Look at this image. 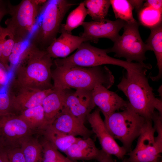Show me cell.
I'll return each instance as SVG.
<instances>
[{
  "label": "cell",
  "instance_id": "cell-20",
  "mask_svg": "<svg viewBox=\"0 0 162 162\" xmlns=\"http://www.w3.org/2000/svg\"><path fill=\"white\" fill-rule=\"evenodd\" d=\"M150 29V34L145 43L148 51H153L156 58L158 73L156 76L150 78L157 81L162 76V22Z\"/></svg>",
  "mask_w": 162,
  "mask_h": 162
},
{
  "label": "cell",
  "instance_id": "cell-43",
  "mask_svg": "<svg viewBox=\"0 0 162 162\" xmlns=\"http://www.w3.org/2000/svg\"><path fill=\"white\" fill-rule=\"evenodd\" d=\"M95 162V161H94V162Z\"/></svg>",
  "mask_w": 162,
  "mask_h": 162
},
{
  "label": "cell",
  "instance_id": "cell-27",
  "mask_svg": "<svg viewBox=\"0 0 162 162\" xmlns=\"http://www.w3.org/2000/svg\"><path fill=\"white\" fill-rule=\"evenodd\" d=\"M137 13L140 23L149 28L162 22V11L158 10L143 6Z\"/></svg>",
  "mask_w": 162,
  "mask_h": 162
},
{
  "label": "cell",
  "instance_id": "cell-21",
  "mask_svg": "<svg viewBox=\"0 0 162 162\" xmlns=\"http://www.w3.org/2000/svg\"><path fill=\"white\" fill-rule=\"evenodd\" d=\"M43 130L46 140L59 151L64 153L79 138L61 131L51 124L47 126Z\"/></svg>",
  "mask_w": 162,
  "mask_h": 162
},
{
  "label": "cell",
  "instance_id": "cell-18",
  "mask_svg": "<svg viewBox=\"0 0 162 162\" xmlns=\"http://www.w3.org/2000/svg\"><path fill=\"white\" fill-rule=\"evenodd\" d=\"M103 152L96 147L93 140L79 137L64 153L66 156L75 161L77 160H97Z\"/></svg>",
  "mask_w": 162,
  "mask_h": 162
},
{
  "label": "cell",
  "instance_id": "cell-36",
  "mask_svg": "<svg viewBox=\"0 0 162 162\" xmlns=\"http://www.w3.org/2000/svg\"><path fill=\"white\" fill-rule=\"evenodd\" d=\"M133 8L138 12L142 7L144 0H128Z\"/></svg>",
  "mask_w": 162,
  "mask_h": 162
},
{
  "label": "cell",
  "instance_id": "cell-17",
  "mask_svg": "<svg viewBox=\"0 0 162 162\" xmlns=\"http://www.w3.org/2000/svg\"><path fill=\"white\" fill-rule=\"evenodd\" d=\"M60 35L56 38L45 50L52 58H65L77 49L82 43L88 40L81 36L72 35L60 29Z\"/></svg>",
  "mask_w": 162,
  "mask_h": 162
},
{
  "label": "cell",
  "instance_id": "cell-32",
  "mask_svg": "<svg viewBox=\"0 0 162 162\" xmlns=\"http://www.w3.org/2000/svg\"><path fill=\"white\" fill-rule=\"evenodd\" d=\"M5 150L8 162H26L20 147L9 148Z\"/></svg>",
  "mask_w": 162,
  "mask_h": 162
},
{
  "label": "cell",
  "instance_id": "cell-34",
  "mask_svg": "<svg viewBox=\"0 0 162 162\" xmlns=\"http://www.w3.org/2000/svg\"><path fill=\"white\" fill-rule=\"evenodd\" d=\"M10 1L0 0V29L2 27L0 22L3 18L8 13V4Z\"/></svg>",
  "mask_w": 162,
  "mask_h": 162
},
{
  "label": "cell",
  "instance_id": "cell-26",
  "mask_svg": "<svg viewBox=\"0 0 162 162\" xmlns=\"http://www.w3.org/2000/svg\"><path fill=\"white\" fill-rule=\"evenodd\" d=\"M112 6L115 17L127 23H134L137 21L133 14L134 9L128 0H111Z\"/></svg>",
  "mask_w": 162,
  "mask_h": 162
},
{
  "label": "cell",
  "instance_id": "cell-35",
  "mask_svg": "<svg viewBox=\"0 0 162 162\" xmlns=\"http://www.w3.org/2000/svg\"><path fill=\"white\" fill-rule=\"evenodd\" d=\"M143 6L150 7L162 11V0H146L144 3Z\"/></svg>",
  "mask_w": 162,
  "mask_h": 162
},
{
  "label": "cell",
  "instance_id": "cell-29",
  "mask_svg": "<svg viewBox=\"0 0 162 162\" xmlns=\"http://www.w3.org/2000/svg\"><path fill=\"white\" fill-rule=\"evenodd\" d=\"M28 42L14 37V44L9 58L10 68L15 67L17 64L20 56L26 48Z\"/></svg>",
  "mask_w": 162,
  "mask_h": 162
},
{
  "label": "cell",
  "instance_id": "cell-25",
  "mask_svg": "<svg viewBox=\"0 0 162 162\" xmlns=\"http://www.w3.org/2000/svg\"><path fill=\"white\" fill-rule=\"evenodd\" d=\"M83 2L87 9L88 15L93 20L105 19L111 5L109 0H85Z\"/></svg>",
  "mask_w": 162,
  "mask_h": 162
},
{
  "label": "cell",
  "instance_id": "cell-41",
  "mask_svg": "<svg viewBox=\"0 0 162 162\" xmlns=\"http://www.w3.org/2000/svg\"><path fill=\"white\" fill-rule=\"evenodd\" d=\"M162 86H161L158 88V92L159 93L160 95L162 97Z\"/></svg>",
  "mask_w": 162,
  "mask_h": 162
},
{
  "label": "cell",
  "instance_id": "cell-33",
  "mask_svg": "<svg viewBox=\"0 0 162 162\" xmlns=\"http://www.w3.org/2000/svg\"><path fill=\"white\" fill-rule=\"evenodd\" d=\"M9 70L0 61V91L4 90L8 85L10 81Z\"/></svg>",
  "mask_w": 162,
  "mask_h": 162
},
{
  "label": "cell",
  "instance_id": "cell-14",
  "mask_svg": "<svg viewBox=\"0 0 162 162\" xmlns=\"http://www.w3.org/2000/svg\"><path fill=\"white\" fill-rule=\"evenodd\" d=\"M93 99L103 114L104 118L120 110H123L129 104L115 92L109 91L101 85L95 86L92 91Z\"/></svg>",
  "mask_w": 162,
  "mask_h": 162
},
{
  "label": "cell",
  "instance_id": "cell-37",
  "mask_svg": "<svg viewBox=\"0 0 162 162\" xmlns=\"http://www.w3.org/2000/svg\"><path fill=\"white\" fill-rule=\"evenodd\" d=\"M97 160L98 162H114L111 155L103 152Z\"/></svg>",
  "mask_w": 162,
  "mask_h": 162
},
{
  "label": "cell",
  "instance_id": "cell-30",
  "mask_svg": "<svg viewBox=\"0 0 162 162\" xmlns=\"http://www.w3.org/2000/svg\"><path fill=\"white\" fill-rule=\"evenodd\" d=\"M42 152L40 162H58L61 153L49 141L42 144Z\"/></svg>",
  "mask_w": 162,
  "mask_h": 162
},
{
  "label": "cell",
  "instance_id": "cell-22",
  "mask_svg": "<svg viewBox=\"0 0 162 162\" xmlns=\"http://www.w3.org/2000/svg\"><path fill=\"white\" fill-rule=\"evenodd\" d=\"M32 130H43L46 126L45 117L42 105L26 109L20 112L18 115Z\"/></svg>",
  "mask_w": 162,
  "mask_h": 162
},
{
  "label": "cell",
  "instance_id": "cell-39",
  "mask_svg": "<svg viewBox=\"0 0 162 162\" xmlns=\"http://www.w3.org/2000/svg\"><path fill=\"white\" fill-rule=\"evenodd\" d=\"M0 162H8L5 150L0 147Z\"/></svg>",
  "mask_w": 162,
  "mask_h": 162
},
{
  "label": "cell",
  "instance_id": "cell-15",
  "mask_svg": "<svg viewBox=\"0 0 162 162\" xmlns=\"http://www.w3.org/2000/svg\"><path fill=\"white\" fill-rule=\"evenodd\" d=\"M95 106L92 91L77 89L73 92H67L65 106L73 115L84 122Z\"/></svg>",
  "mask_w": 162,
  "mask_h": 162
},
{
  "label": "cell",
  "instance_id": "cell-23",
  "mask_svg": "<svg viewBox=\"0 0 162 162\" xmlns=\"http://www.w3.org/2000/svg\"><path fill=\"white\" fill-rule=\"evenodd\" d=\"M20 148L26 162H40L42 146L37 140L30 137L21 143Z\"/></svg>",
  "mask_w": 162,
  "mask_h": 162
},
{
  "label": "cell",
  "instance_id": "cell-12",
  "mask_svg": "<svg viewBox=\"0 0 162 162\" xmlns=\"http://www.w3.org/2000/svg\"><path fill=\"white\" fill-rule=\"evenodd\" d=\"M126 22L119 19L112 21L106 19L84 22L82 25L83 32L80 36L95 43L100 38H108L114 42L120 36L119 32Z\"/></svg>",
  "mask_w": 162,
  "mask_h": 162
},
{
  "label": "cell",
  "instance_id": "cell-10",
  "mask_svg": "<svg viewBox=\"0 0 162 162\" xmlns=\"http://www.w3.org/2000/svg\"><path fill=\"white\" fill-rule=\"evenodd\" d=\"M32 131L14 113L0 116V142L8 148L20 147L22 142L31 136Z\"/></svg>",
  "mask_w": 162,
  "mask_h": 162
},
{
  "label": "cell",
  "instance_id": "cell-38",
  "mask_svg": "<svg viewBox=\"0 0 162 162\" xmlns=\"http://www.w3.org/2000/svg\"><path fill=\"white\" fill-rule=\"evenodd\" d=\"M4 30L5 28H3L2 27L0 29V61H1L2 62V47L3 37Z\"/></svg>",
  "mask_w": 162,
  "mask_h": 162
},
{
  "label": "cell",
  "instance_id": "cell-28",
  "mask_svg": "<svg viewBox=\"0 0 162 162\" xmlns=\"http://www.w3.org/2000/svg\"><path fill=\"white\" fill-rule=\"evenodd\" d=\"M14 43V36L6 27L3 37L2 47V57L3 63L9 70V58Z\"/></svg>",
  "mask_w": 162,
  "mask_h": 162
},
{
  "label": "cell",
  "instance_id": "cell-6",
  "mask_svg": "<svg viewBox=\"0 0 162 162\" xmlns=\"http://www.w3.org/2000/svg\"><path fill=\"white\" fill-rule=\"evenodd\" d=\"M45 4L39 5L34 0H22L18 4L13 5L10 1L8 14L10 17L5 22L6 28L14 37L28 41Z\"/></svg>",
  "mask_w": 162,
  "mask_h": 162
},
{
  "label": "cell",
  "instance_id": "cell-11",
  "mask_svg": "<svg viewBox=\"0 0 162 162\" xmlns=\"http://www.w3.org/2000/svg\"><path fill=\"white\" fill-rule=\"evenodd\" d=\"M100 112V110L97 108L87 117L86 120L92 131L98 138L103 152L123 160L128 152L123 146H119L116 142L107 129Z\"/></svg>",
  "mask_w": 162,
  "mask_h": 162
},
{
  "label": "cell",
  "instance_id": "cell-40",
  "mask_svg": "<svg viewBox=\"0 0 162 162\" xmlns=\"http://www.w3.org/2000/svg\"><path fill=\"white\" fill-rule=\"evenodd\" d=\"M58 162H75V161L70 159L67 156H65L61 154Z\"/></svg>",
  "mask_w": 162,
  "mask_h": 162
},
{
  "label": "cell",
  "instance_id": "cell-1",
  "mask_svg": "<svg viewBox=\"0 0 162 162\" xmlns=\"http://www.w3.org/2000/svg\"><path fill=\"white\" fill-rule=\"evenodd\" d=\"M52 58L28 42L15 66L12 85L41 90L53 88Z\"/></svg>",
  "mask_w": 162,
  "mask_h": 162
},
{
  "label": "cell",
  "instance_id": "cell-3",
  "mask_svg": "<svg viewBox=\"0 0 162 162\" xmlns=\"http://www.w3.org/2000/svg\"><path fill=\"white\" fill-rule=\"evenodd\" d=\"M53 88L62 90L71 88L92 91L98 85L108 89L113 84L115 78L106 66L86 68L56 66L52 71Z\"/></svg>",
  "mask_w": 162,
  "mask_h": 162
},
{
  "label": "cell",
  "instance_id": "cell-8",
  "mask_svg": "<svg viewBox=\"0 0 162 162\" xmlns=\"http://www.w3.org/2000/svg\"><path fill=\"white\" fill-rule=\"evenodd\" d=\"M139 26L137 22H126L123 34L114 42L112 47L108 49V53L114 52L115 56L124 57L128 62L144 63L146 59L145 53L148 50L140 36Z\"/></svg>",
  "mask_w": 162,
  "mask_h": 162
},
{
  "label": "cell",
  "instance_id": "cell-7",
  "mask_svg": "<svg viewBox=\"0 0 162 162\" xmlns=\"http://www.w3.org/2000/svg\"><path fill=\"white\" fill-rule=\"evenodd\" d=\"M108 49H100L87 42H83L76 52L70 56L54 61L56 66L89 68L110 64L121 67L126 70L133 69L137 63L116 59L109 56Z\"/></svg>",
  "mask_w": 162,
  "mask_h": 162
},
{
  "label": "cell",
  "instance_id": "cell-19",
  "mask_svg": "<svg viewBox=\"0 0 162 162\" xmlns=\"http://www.w3.org/2000/svg\"><path fill=\"white\" fill-rule=\"evenodd\" d=\"M53 89V91L44 98L42 104L46 126L52 124L65 106L67 90Z\"/></svg>",
  "mask_w": 162,
  "mask_h": 162
},
{
  "label": "cell",
  "instance_id": "cell-5",
  "mask_svg": "<svg viewBox=\"0 0 162 162\" xmlns=\"http://www.w3.org/2000/svg\"><path fill=\"white\" fill-rule=\"evenodd\" d=\"M146 121L132 109L129 103L122 111L115 112L104 120L112 137L119 140L128 152L133 142L140 135Z\"/></svg>",
  "mask_w": 162,
  "mask_h": 162
},
{
  "label": "cell",
  "instance_id": "cell-16",
  "mask_svg": "<svg viewBox=\"0 0 162 162\" xmlns=\"http://www.w3.org/2000/svg\"><path fill=\"white\" fill-rule=\"evenodd\" d=\"M85 122L73 115L65 106L51 125L56 129L68 135L83 138L90 137L91 131Z\"/></svg>",
  "mask_w": 162,
  "mask_h": 162
},
{
  "label": "cell",
  "instance_id": "cell-24",
  "mask_svg": "<svg viewBox=\"0 0 162 162\" xmlns=\"http://www.w3.org/2000/svg\"><path fill=\"white\" fill-rule=\"evenodd\" d=\"M87 10L83 2L72 10L69 14L66 23L62 24L60 29L71 33L74 29L82 26L87 15Z\"/></svg>",
  "mask_w": 162,
  "mask_h": 162
},
{
  "label": "cell",
  "instance_id": "cell-42",
  "mask_svg": "<svg viewBox=\"0 0 162 162\" xmlns=\"http://www.w3.org/2000/svg\"><path fill=\"white\" fill-rule=\"evenodd\" d=\"M114 162H118L117 160H114ZM120 162H129L128 160V159H124L122 160V161H121Z\"/></svg>",
  "mask_w": 162,
  "mask_h": 162
},
{
  "label": "cell",
  "instance_id": "cell-13",
  "mask_svg": "<svg viewBox=\"0 0 162 162\" xmlns=\"http://www.w3.org/2000/svg\"><path fill=\"white\" fill-rule=\"evenodd\" d=\"M53 89L41 90L12 85L8 91L14 111H21L42 105L44 98Z\"/></svg>",
  "mask_w": 162,
  "mask_h": 162
},
{
  "label": "cell",
  "instance_id": "cell-9",
  "mask_svg": "<svg viewBox=\"0 0 162 162\" xmlns=\"http://www.w3.org/2000/svg\"><path fill=\"white\" fill-rule=\"evenodd\" d=\"M155 131L152 121H147L135 148L128 154L129 162H159L162 143L156 140Z\"/></svg>",
  "mask_w": 162,
  "mask_h": 162
},
{
  "label": "cell",
  "instance_id": "cell-2",
  "mask_svg": "<svg viewBox=\"0 0 162 162\" xmlns=\"http://www.w3.org/2000/svg\"><path fill=\"white\" fill-rule=\"evenodd\" d=\"M152 68L149 65L126 70L117 86L127 97L132 109L146 121H152L155 109L162 115V102L155 97L146 76L147 69Z\"/></svg>",
  "mask_w": 162,
  "mask_h": 162
},
{
  "label": "cell",
  "instance_id": "cell-31",
  "mask_svg": "<svg viewBox=\"0 0 162 162\" xmlns=\"http://www.w3.org/2000/svg\"><path fill=\"white\" fill-rule=\"evenodd\" d=\"M14 111L8 91H0V116L14 113Z\"/></svg>",
  "mask_w": 162,
  "mask_h": 162
},
{
  "label": "cell",
  "instance_id": "cell-4",
  "mask_svg": "<svg viewBox=\"0 0 162 162\" xmlns=\"http://www.w3.org/2000/svg\"><path fill=\"white\" fill-rule=\"evenodd\" d=\"M66 0H48L28 42L45 50L56 38L66 13L74 5Z\"/></svg>",
  "mask_w": 162,
  "mask_h": 162
}]
</instances>
